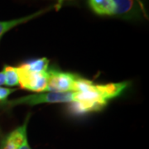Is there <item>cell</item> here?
Returning a JSON list of instances; mask_svg holds the SVG:
<instances>
[{
  "instance_id": "6da1fadb",
  "label": "cell",
  "mask_w": 149,
  "mask_h": 149,
  "mask_svg": "<svg viewBox=\"0 0 149 149\" xmlns=\"http://www.w3.org/2000/svg\"><path fill=\"white\" fill-rule=\"evenodd\" d=\"M74 92H65V93H56V92H42L33 95L22 96L14 100L9 101L11 107L27 104V105H37L40 104H62V103H71L74 100Z\"/></svg>"
},
{
  "instance_id": "52a82bcc",
  "label": "cell",
  "mask_w": 149,
  "mask_h": 149,
  "mask_svg": "<svg viewBox=\"0 0 149 149\" xmlns=\"http://www.w3.org/2000/svg\"><path fill=\"white\" fill-rule=\"evenodd\" d=\"M50 9L51 8H46V9L37 11V12L32 13L31 15L19 17V18H17V19H13V20H9V21H0V40L2 39L3 36L8 32L9 30L14 28V27L20 25V24L25 23V22H27L28 21H31L32 19L37 17L39 15L45 13L46 12H48Z\"/></svg>"
},
{
  "instance_id": "3957f363",
  "label": "cell",
  "mask_w": 149,
  "mask_h": 149,
  "mask_svg": "<svg viewBox=\"0 0 149 149\" xmlns=\"http://www.w3.org/2000/svg\"><path fill=\"white\" fill-rule=\"evenodd\" d=\"M17 70H18V76H19L18 85L20 86L21 89L33 91L36 93H42L46 91L47 86L49 70L47 72H43V73L28 72L20 69L19 67H17Z\"/></svg>"
},
{
  "instance_id": "7c38bea8",
  "label": "cell",
  "mask_w": 149,
  "mask_h": 149,
  "mask_svg": "<svg viewBox=\"0 0 149 149\" xmlns=\"http://www.w3.org/2000/svg\"><path fill=\"white\" fill-rule=\"evenodd\" d=\"M3 85H5V79H4L3 73L1 71V72H0V86Z\"/></svg>"
},
{
  "instance_id": "30bf717a",
  "label": "cell",
  "mask_w": 149,
  "mask_h": 149,
  "mask_svg": "<svg viewBox=\"0 0 149 149\" xmlns=\"http://www.w3.org/2000/svg\"><path fill=\"white\" fill-rule=\"evenodd\" d=\"M14 91H16V89L6 88V87L0 86V104L5 103L8 100V98L9 97V95Z\"/></svg>"
},
{
  "instance_id": "4fadbf2b",
  "label": "cell",
  "mask_w": 149,
  "mask_h": 149,
  "mask_svg": "<svg viewBox=\"0 0 149 149\" xmlns=\"http://www.w3.org/2000/svg\"><path fill=\"white\" fill-rule=\"evenodd\" d=\"M64 2V0H58V3H57V5H56V7L57 8H61V4H62V3Z\"/></svg>"
},
{
  "instance_id": "9c48e42d",
  "label": "cell",
  "mask_w": 149,
  "mask_h": 149,
  "mask_svg": "<svg viewBox=\"0 0 149 149\" xmlns=\"http://www.w3.org/2000/svg\"><path fill=\"white\" fill-rule=\"evenodd\" d=\"M4 79H5V85L8 87H15L18 86L19 84V76H18V70L17 67L8 65H6L3 66V71Z\"/></svg>"
},
{
  "instance_id": "277c9868",
  "label": "cell",
  "mask_w": 149,
  "mask_h": 149,
  "mask_svg": "<svg viewBox=\"0 0 149 149\" xmlns=\"http://www.w3.org/2000/svg\"><path fill=\"white\" fill-rule=\"evenodd\" d=\"M115 4L114 16L126 19L139 17L144 13L143 6L139 0H113Z\"/></svg>"
},
{
  "instance_id": "8fae6325",
  "label": "cell",
  "mask_w": 149,
  "mask_h": 149,
  "mask_svg": "<svg viewBox=\"0 0 149 149\" xmlns=\"http://www.w3.org/2000/svg\"><path fill=\"white\" fill-rule=\"evenodd\" d=\"M20 149H32L30 145L28 143V141H27V139H26L24 140V142L22 143L21 146V148Z\"/></svg>"
},
{
  "instance_id": "7a4b0ae2",
  "label": "cell",
  "mask_w": 149,
  "mask_h": 149,
  "mask_svg": "<svg viewBox=\"0 0 149 149\" xmlns=\"http://www.w3.org/2000/svg\"><path fill=\"white\" fill-rule=\"evenodd\" d=\"M78 78V74L50 68L48 71L47 86L45 92L65 93L73 91L74 83Z\"/></svg>"
},
{
  "instance_id": "8992f818",
  "label": "cell",
  "mask_w": 149,
  "mask_h": 149,
  "mask_svg": "<svg viewBox=\"0 0 149 149\" xmlns=\"http://www.w3.org/2000/svg\"><path fill=\"white\" fill-rule=\"evenodd\" d=\"M88 4L95 14L100 16H114L113 0H88Z\"/></svg>"
},
{
  "instance_id": "ba28073f",
  "label": "cell",
  "mask_w": 149,
  "mask_h": 149,
  "mask_svg": "<svg viewBox=\"0 0 149 149\" xmlns=\"http://www.w3.org/2000/svg\"><path fill=\"white\" fill-rule=\"evenodd\" d=\"M49 60L46 57H42V58L32 59V60H28L27 61L22 62L21 65H19L20 69L26 70L28 72H32V73H43L47 72L49 70Z\"/></svg>"
},
{
  "instance_id": "5b68a950",
  "label": "cell",
  "mask_w": 149,
  "mask_h": 149,
  "mask_svg": "<svg viewBox=\"0 0 149 149\" xmlns=\"http://www.w3.org/2000/svg\"><path fill=\"white\" fill-rule=\"evenodd\" d=\"M30 115H28L27 119L22 123V125L17 127L8 133L6 138L2 142L0 149H20L24 140L27 139V127L28 119Z\"/></svg>"
}]
</instances>
